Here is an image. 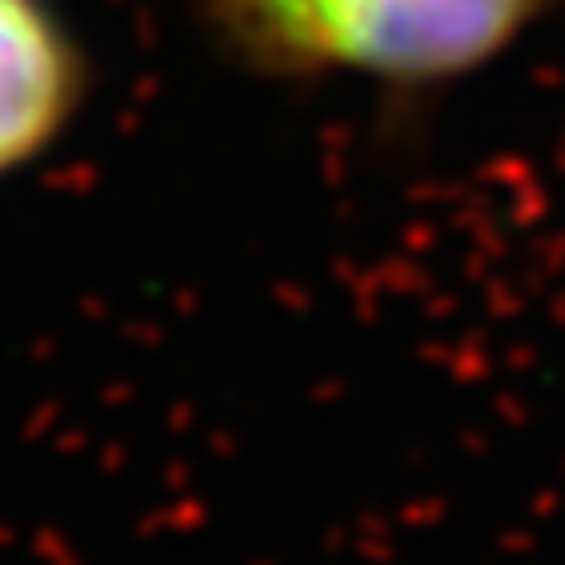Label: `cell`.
Masks as SVG:
<instances>
[{
	"mask_svg": "<svg viewBox=\"0 0 565 565\" xmlns=\"http://www.w3.org/2000/svg\"><path fill=\"white\" fill-rule=\"evenodd\" d=\"M561 0H193L203 43L264 85L438 95L500 66Z\"/></svg>",
	"mask_w": 565,
	"mask_h": 565,
	"instance_id": "1",
	"label": "cell"
},
{
	"mask_svg": "<svg viewBox=\"0 0 565 565\" xmlns=\"http://www.w3.org/2000/svg\"><path fill=\"white\" fill-rule=\"evenodd\" d=\"M90 90V47L62 0H0V184L76 132Z\"/></svg>",
	"mask_w": 565,
	"mask_h": 565,
	"instance_id": "2",
	"label": "cell"
}]
</instances>
